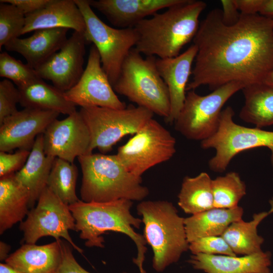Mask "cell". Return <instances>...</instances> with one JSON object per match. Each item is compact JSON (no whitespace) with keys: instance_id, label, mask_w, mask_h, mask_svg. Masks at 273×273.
Masks as SVG:
<instances>
[{"instance_id":"10","label":"cell","mask_w":273,"mask_h":273,"mask_svg":"<svg viewBox=\"0 0 273 273\" xmlns=\"http://www.w3.org/2000/svg\"><path fill=\"white\" fill-rule=\"evenodd\" d=\"M234 115L231 107L222 110L216 132L201 142L202 149L215 150L214 156L209 161L210 169L215 172H223L237 154L261 147H267L271 151L273 162V131L238 125L233 121Z\"/></svg>"},{"instance_id":"36","label":"cell","mask_w":273,"mask_h":273,"mask_svg":"<svg viewBox=\"0 0 273 273\" xmlns=\"http://www.w3.org/2000/svg\"><path fill=\"white\" fill-rule=\"evenodd\" d=\"M30 153L29 150L22 149L13 154L0 151V177L19 170L26 163Z\"/></svg>"},{"instance_id":"18","label":"cell","mask_w":273,"mask_h":273,"mask_svg":"<svg viewBox=\"0 0 273 273\" xmlns=\"http://www.w3.org/2000/svg\"><path fill=\"white\" fill-rule=\"evenodd\" d=\"M183 0H89L91 7L102 13L114 26L133 28L139 22L158 11Z\"/></svg>"},{"instance_id":"5","label":"cell","mask_w":273,"mask_h":273,"mask_svg":"<svg viewBox=\"0 0 273 273\" xmlns=\"http://www.w3.org/2000/svg\"><path fill=\"white\" fill-rule=\"evenodd\" d=\"M136 210L144 224L143 236L153 250L152 267L162 272L189 250L185 218L167 201H143Z\"/></svg>"},{"instance_id":"44","label":"cell","mask_w":273,"mask_h":273,"mask_svg":"<svg viewBox=\"0 0 273 273\" xmlns=\"http://www.w3.org/2000/svg\"><path fill=\"white\" fill-rule=\"evenodd\" d=\"M262 83L273 87V69L267 74Z\"/></svg>"},{"instance_id":"28","label":"cell","mask_w":273,"mask_h":273,"mask_svg":"<svg viewBox=\"0 0 273 273\" xmlns=\"http://www.w3.org/2000/svg\"><path fill=\"white\" fill-rule=\"evenodd\" d=\"M267 212L255 213L250 221L243 219L232 223L226 229L221 237L225 240L237 255H249L261 251L263 238L258 235L257 228L268 215Z\"/></svg>"},{"instance_id":"43","label":"cell","mask_w":273,"mask_h":273,"mask_svg":"<svg viewBox=\"0 0 273 273\" xmlns=\"http://www.w3.org/2000/svg\"><path fill=\"white\" fill-rule=\"evenodd\" d=\"M0 273H23L7 263L0 264Z\"/></svg>"},{"instance_id":"20","label":"cell","mask_w":273,"mask_h":273,"mask_svg":"<svg viewBox=\"0 0 273 273\" xmlns=\"http://www.w3.org/2000/svg\"><path fill=\"white\" fill-rule=\"evenodd\" d=\"M188 262L205 273H270L271 254L261 251L237 257L198 253L192 254Z\"/></svg>"},{"instance_id":"12","label":"cell","mask_w":273,"mask_h":273,"mask_svg":"<svg viewBox=\"0 0 273 273\" xmlns=\"http://www.w3.org/2000/svg\"><path fill=\"white\" fill-rule=\"evenodd\" d=\"M20 229L23 232V241L35 244L41 238L51 236L56 240L64 238L77 252L83 250L73 242L69 233L75 231V221L69 206L64 203L47 187L37 200L36 206L22 221Z\"/></svg>"},{"instance_id":"23","label":"cell","mask_w":273,"mask_h":273,"mask_svg":"<svg viewBox=\"0 0 273 273\" xmlns=\"http://www.w3.org/2000/svg\"><path fill=\"white\" fill-rule=\"evenodd\" d=\"M55 158L47 155L43 148V133L38 135L24 166L15 173L17 179L30 194L29 208H33L47 187Z\"/></svg>"},{"instance_id":"17","label":"cell","mask_w":273,"mask_h":273,"mask_svg":"<svg viewBox=\"0 0 273 273\" xmlns=\"http://www.w3.org/2000/svg\"><path fill=\"white\" fill-rule=\"evenodd\" d=\"M197 53V47L193 44L177 56L156 59L157 69L169 92L170 111L169 117L165 119L167 123L174 122L183 108L188 82L192 75V66Z\"/></svg>"},{"instance_id":"3","label":"cell","mask_w":273,"mask_h":273,"mask_svg":"<svg viewBox=\"0 0 273 273\" xmlns=\"http://www.w3.org/2000/svg\"><path fill=\"white\" fill-rule=\"evenodd\" d=\"M132 201L121 199L114 201L96 203L79 200L69 205L75 221V231L80 232L79 237L85 240L87 247H104L102 236L106 232L121 233L128 236L134 243L138 251L133 262L140 273H146L143 268L147 251L146 241L143 235L136 233L142 220L134 217L130 212Z\"/></svg>"},{"instance_id":"2","label":"cell","mask_w":273,"mask_h":273,"mask_svg":"<svg viewBox=\"0 0 273 273\" xmlns=\"http://www.w3.org/2000/svg\"><path fill=\"white\" fill-rule=\"evenodd\" d=\"M206 7L203 1L183 0L142 20L133 27L138 35L134 49L141 54L160 59L177 56L196 35L199 17Z\"/></svg>"},{"instance_id":"14","label":"cell","mask_w":273,"mask_h":273,"mask_svg":"<svg viewBox=\"0 0 273 273\" xmlns=\"http://www.w3.org/2000/svg\"><path fill=\"white\" fill-rule=\"evenodd\" d=\"M89 129L79 111L56 119L43 133L45 154L73 163L78 157L92 154Z\"/></svg>"},{"instance_id":"21","label":"cell","mask_w":273,"mask_h":273,"mask_svg":"<svg viewBox=\"0 0 273 273\" xmlns=\"http://www.w3.org/2000/svg\"><path fill=\"white\" fill-rule=\"evenodd\" d=\"M68 31L63 28L38 29L30 36L15 38L4 47L21 55L35 69L61 48L68 39Z\"/></svg>"},{"instance_id":"32","label":"cell","mask_w":273,"mask_h":273,"mask_svg":"<svg viewBox=\"0 0 273 273\" xmlns=\"http://www.w3.org/2000/svg\"><path fill=\"white\" fill-rule=\"evenodd\" d=\"M25 15L15 6L0 3V50L22 35Z\"/></svg>"},{"instance_id":"31","label":"cell","mask_w":273,"mask_h":273,"mask_svg":"<svg viewBox=\"0 0 273 273\" xmlns=\"http://www.w3.org/2000/svg\"><path fill=\"white\" fill-rule=\"evenodd\" d=\"M214 207L233 208L246 194L245 183L236 172H230L212 180Z\"/></svg>"},{"instance_id":"41","label":"cell","mask_w":273,"mask_h":273,"mask_svg":"<svg viewBox=\"0 0 273 273\" xmlns=\"http://www.w3.org/2000/svg\"><path fill=\"white\" fill-rule=\"evenodd\" d=\"M259 14L268 17H273V0H264Z\"/></svg>"},{"instance_id":"13","label":"cell","mask_w":273,"mask_h":273,"mask_svg":"<svg viewBox=\"0 0 273 273\" xmlns=\"http://www.w3.org/2000/svg\"><path fill=\"white\" fill-rule=\"evenodd\" d=\"M66 99L81 108L100 107L122 109L124 102L116 96L103 70L96 47L90 49L86 66L77 83L65 92Z\"/></svg>"},{"instance_id":"30","label":"cell","mask_w":273,"mask_h":273,"mask_svg":"<svg viewBox=\"0 0 273 273\" xmlns=\"http://www.w3.org/2000/svg\"><path fill=\"white\" fill-rule=\"evenodd\" d=\"M77 176V168L73 163L55 158L47 187L64 203L69 206L79 200L76 193Z\"/></svg>"},{"instance_id":"26","label":"cell","mask_w":273,"mask_h":273,"mask_svg":"<svg viewBox=\"0 0 273 273\" xmlns=\"http://www.w3.org/2000/svg\"><path fill=\"white\" fill-rule=\"evenodd\" d=\"M243 213L239 206L229 209L213 208L185 218L188 242L205 237L221 236L230 224L242 219Z\"/></svg>"},{"instance_id":"38","label":"cell","mask_w":273,"mask_h":273,"mask_svg":"<svg viewBox=\"0 0 273 273\" xmlns=\"http://www.w3.org/2000/svg\"><path fill=\"white\" fill-rule=\"evenodd\" d=\"M50 0H1L0 3L13 5L26 16L45 7Z\"/></svg>"},{"instance_id":"34","label":"cell","mask_w":273,"mask_h":273,"mask_svg":"<svg viewBox=\"0 0 273 273\" xmlns=\"http://www.w3.org/2000/svg\"><path fill=\"white\" fill-rule=\"evenodd\" d=\"M192 254L237 256L221 236H208L198 239L189 244Z\"/></svg>"},{"instance_id":"24","label":"cell","mask_w":273,"mask_h":273,"mask_svg":"<svg viewBox=\"0 0 273 273\" xmlns=\"http://www.w3.org/2000/svg\"><path fill=\"white\" fill-rule=\"evenodd\" d=\"M30 194L15 173L0 179V234L22 222L28 213Z\"/></svg>"},{"instance_id":"45","label":"cell","mask_w":273,"mask_h":273,"mask_svg":"<svg viewBox=\"0 0 273 273\" xmlns=\"http://www.w3.org/2000/svg\"><path fill=\"white\" fill-rule=\"evenodd\" d=\"M269 203L271 206L270 210L268 212L269 214L273 212V198L269 201Z\"/></svg>"},{"instance_id":"8","label":"cell","mask_w":273,"mask_h":273,"mask_svg":"<svg viewBox=\"0 0 273 273\" xmlns=\"http://www.w3.org/2000/svg\"><path fill=\"white\" fill-rule=\"evenodd\" d=\"M245 85L232 82L201 96L195 90L188 91L185 101L175 120V129L187 139L202 141L217 131L222 108L226 101Z\"/></svg>"},{"instance_id":"15","label":"cell","mask_w":273,"mask_h":273,"mask_svg":"<svg viewBox=\"0 0 273 273\" xmlns=\"http://www.w3.org/2000/svg\"><path fill=\"white\" fill-rule=\"evenodd\" d=\"M86 42L84 33L74 31L58 52L35 69L38 76L64 92L71 89L84 70Z\"/></svg>"},{"instance_id":"4","label":"cell","mask_w":273,"mask_h":273,"mask_svg":"<svg viewBox=\"0 0 273 273\" xmlns=\"http://www.w3.org/2000/svg\"><path fill=\"white\" fill-rule=\"evenodd\" d=\"M77 159L82 174L80 196L83 202L142 201L149 194L142 177L128 171L116 155L92 153Z\"/></svg>"},{"instance_id":"27","label":"cell","mask_w":273,"mask_h":273,"mask_svg":"<svg viewBox=\"0 0 273 273\" xmlns=\"http://www.w3.org/2000/svg\"><path fill=\"white\" fill-rule=\"evenodd\" d=\"M242 90L245 102L240 118L259 128L273 124V87L256 83L247 85Z\"/></svg>"},{"instance_id":"42","label":"cell","mask_w":273,"mask_h":273,"mask_svg":"<svg viewBox=\"0 0 273 273\" xmlns=\"http://www.w3.org/2000/svg\"><path fill=\"white\" fill-rule=\"evenodd\" d=\"M10 250V246L7 243L1 241L0 242V260H5L8 257V254Z\"/></svg>"},{"instance_id":"11","label":"cell","mask_w":273,"mask_h":273,"mask_svg":"<svg viewBox=\"0 0 273 273\" xmlns=\"http://www.w3.org/2000/svg\"><path fill=\"white\" fill-rule=\"evenodd\" d=\"M175 144L170 132L152 118L118 148L116 155L128 171L141 177L150 168L170 160L175 153Z\"/></svg>"},{"instance_id":"9","label":"cell","mask_w":273,"mask_h":273,"mask_svg":"<svg viewBox=\"0 0 273 273\" xmlns=\"http://www.w3.org/2000/svg\"><path fill=\"white\" fill-rule=\"evenodd\" d=\"M79 112L89 131L90 152L98 149L104 154L123 137L136 133L154 115L145 108L133 105L122 109L81 108Z\"/></svg>"},{"instance_id":"33","label":"cell","mask_w":273,"mask_h":273,"mask_svg":"<svg viewBox=\"0 0 273 273\" xmlns=\"http://www.w3.org/2000/svg\"><path fill=\"white\" fill-rule=\"evenodd\" d=\"M0 76L11 80L17 87L40 78L35 69L16 59L6 52L0 54Z\"/></svg>"},{"instance_id":"37","label":"cell","mask_w":273,"mask_h":273,"mask_svg":"<svg viewBox=\"0 0 273 273\" xmlns=\"http://www.w3.org/2000/svg\"><path fill=\"white\" fill-rule=\"evenodd\" d=\"M67 242L61 240V260L55 273H90L79 264L73 255L72 247Z\"/></svg>"},{"instance_id":"22","label":"cell","mask_w":273,"mask_h":273,"mask_svg":"<svg viewBox=\"0 0 273 273\" xmlns=\"http://www.w3.org/2000/svg\"><path fill=\"white\" fill-rule=\"evenodd\" d=\"M61 240L43 245L25 243L6 263L23 273H55L62 257Z\"/></svg>"},{"instance_id":"7","label":"cell","mask_w":273,"mask_h":273,"mask_svg":"<svg viewBox=\"0 0 273 273\" xmlns=\"http://www.w3.org/2000/svg\"><path fill=\"white\" fill-rule=\"evenodd\" d=\"M74 2L85 20V40L97 49L102 68L113 86L124 60L138 42V33L134 28L117 29L107 25L93 11L89 0Z\"/></svg>"},{"instance_id":"1","label":"cell","mask_w":273,"mask_h":273,"mask_svg":"<svg viewBox=\"0 0 273 273\" xmlns=\"http://www.w3.org/2000/svg\"><path fill=\"white\" fill-rule=\"evenodd\" d=\"M193 41L197 53L187 92L206 85L214 90L232 82L262 83L273 69V17L240 13L228 25L221 10L215 9L200 23Z\"/></svg>"},{"instance_id":"39","label":"cell","mask_w":273,"mask_h":273,"mask_svg":"<svg viewBox=\"0 0 273 273\" xmlns=\"http://www.w3.org/2000/svg\"><path fill=\"white\" fill-rule=\"evenodd\" d=\"M220 3L222 7L221 17L223 23L228 25L235 24L239 19L240 13L234 0H221Z\"/></svg>"},{"instance_id":"40","label":"cell","mask_w":273,"mask_h":273,"mask_svg":"<svg viewBox=\"0 0 273 273\" xmlns=\"http://www.w3.org/2000/svg\"><path fill=\"white\" fill-rule=\"evenodd\" d=\"M240 13L245 15L259 14L264 0H234Z\"/></svg>"},{"instance_id":"35","label":"cell","mask_w":273,"mask_h":273,"mask_svg":"<svg viewBox=\"0 0 273 273\" xmlns=\"http://www.w3.org/2000/svg\"><path fill=\"white\" fill-rule=\"evenodd\" d=\"M20 103V93L10 80L0 82V125L4 121L16 113V105Z\"/></svg>"},{"instance_id":"29","label":"cell","mask_w":273,"mask_h":273,"mask_svg":"<svg viewBox=\"0 0 273 273\" xmlns=\"http://www.w3.org/2000/svg\"><path fill=\"white\" fill-rule=\"evenodd\" d=\"M212 180L204 172L184 178L178 204L185 213L194 215L214 208Z\"/></svg>"},{"instance_id":"19","label":"cell","mask_w":273,"mask_h":273,"mask_svg":"<svg viewBox=\"0 0 273 273\" xmlns=\"http://www.w3.org/2000/svg\"><path fill=\"white\" fill-rule=\"evenodd\" d=\"M59 28L85 32V20L74 0H50L42 9L26 16L22 35L38 29Z\"/></svg>"},{"instance_id":"25","label":"cell","mask_w":273,"mask_h":273,"mask_svg":"<svg viewBox=\"0 0 273 273\" xmlns=\"http://www.w3.org/2000/svg\"><path fill=\"white\" fill-rule=\"evenodd\" d=\"M17 88L19 103L24 108L53 111L67 115L76 111V106L66 99L65 92L41 78Z\"/></svg>"},{"instance_id":"6","label":"cell","mask_w":273,"mask_h":273,"mask_svg":"<svg viewBox=\"0 0 273 273\" xmlns=\"http://www.w3.org/2000/svg\"><path fill=\"white\" fill-rule=\"evenodd\" d=\"M155 56L144 58L133 48L124 60L113 88L138 106L166 119L170 111L169 92L158 71Z\"/></svg>"},{"instance_id":"16","label":"cell","mask_w":273,"mask_h":273,"mask_svg":"<svg viewBox=\"0 0 273 273\" xmlns=\"http://www.w3.org/2000/svg\"><path fill=\"white\" fill-rule=\"evenodd\" d=\"M60 113L24 108L6 119L0 125V151L18 148L30 151L37 136L43 133Z\"/></svg>"}]
</instances>
